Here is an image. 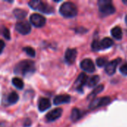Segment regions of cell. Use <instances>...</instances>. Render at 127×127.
Listing matches in <instances>:
<instances>
[{"label":"cell","mask_w":127,"mask_h":127,"mask_svg":"<svg viewBox=\"0 0 127 127\" xmlns=\"http://www.w3.org/2000/svg\"><path fill=\"white\" fill-rule=\"evenodd\" d=\"M80 68L86 72H94L95 71V66L94 63L90 59H85L80 63Z\"/></svg>","instance_id":"7c38bea8"},{"label":"cell","mask_w":127,"mask_h":127,"mask_svg":"<svg viewBox=\"0 0 127 127\" xmlns=\"http://www.w3.org/2000/svg\"><path fill=\"white\" fill-rule=\"evenodd\" d=\"M120 71L124 75H127V63L121 65V67L120 68Z\"/></svg>","instance_id":"4316f807"},{"label":"cell","mask_w":127,"mask_h":127,"mask_svg":"<svg viewBox=\"0 0 127 127\" xmlns=\"http://www.w3.org/2000/svg\"><path fill=\"white\" fill-rule=\"evenodd\" d=\"M62 114H63V109L61 108H57V109L49 112L46 115L45 118L48 122H53V121L57 120L58 118H60L61 117Z\"/></svg>","instance_id":"9c48e42d"},{"label":"cell","mask_w":127,"mask_h":127,"mask_svg":"<svg viewBox=\"0 0 127 127\" xmlns=\"http://www.w3.org/2000/svg\"><path fill=\"white\" fill-rule=\"evenodd\" d=\"M110 102H111V99L109 97L96 98V99H94L92 100V102L89 105V109H95L99 108L100 106H106L109 103H110Z\"/></svg>","instance_id":"52a82bcc"},{"label":"cell","mask_w":127,"mask_h":127,"mask_svg":"<svg viewBox=\"0 0 127 127\" xmlns=\"http://www.w3.org/2000/svg\"><path fill=\"white\" fill-rule=\"evenodd\" d=\"M92 48L94 51H99L100 49V41L98 40H95L92 44Z\"/></svg>","instance_id":"d4e9b609"},{"label":"cell","mask_w":127,"mask_h":127,"mask_svg":"<svg viewBox=\"0 0 127 127\" xmlns=\"http://www.w3.org/2000/svg\"><path fill=\"white\" fill-rule=\"evenodd\" d=\"M31 125V121L29 118H27L24 122V127H29Z\"/></svg>","instance_id":"83f0119b"},{"label":"cell","mask_w":127,"mask_h":127,"mask_svg":"<svg viewBox=\"0 0 127 127\" xmlns=\"http://www.w3.org/2000/svg\"><path fill=\"white\" fill-rule=\"evenodd\" d=\"M36 71L35 63L32 60H26L19 62L14 68V73L22 76L32 74Z\"/></svg>","instance_id":"6da1fadb"},{"label":"cell","mask_w":127,"mask_h":127,"mask_svg":"<svg viewBox=\"0 0 127 127\" xmlns=\"http://www.w3.org/2000/svg\"><path fill=\"white\" fill-rule=\"evenodd\" d=\"M77 55V50L74 48H68L65 53V62L71 65L75 62L76 57Z\"/></svg>","instance_id":"30bf717a"},{"label":"cell","mask_w":127,"mask_h":127,"mask_svg":"<svg viewBox=\"0 0 127 127\" xmlns=\"http://www.w3.org/2000/svg\"><path fill=\"white\" fill-rule=\"evenodd\" d=\"M97 65L99 66V67H103V66H106L107 65V60L106 58H103V57H100L97 60Z\"/></svg>","instance_id":"cb8c5ba5"},{"label":"cell","mask_w":127,"mask_h":127,"mask_svg":"<svg viewBox=\"0 0 127 127\" xmlns=\"http://www.w3.org/2000/svg\"><path fill=\"white\" fill-rule=\"evenodd\" d=\"M7 102L9 104H15L18 100H19V95L16 92H12L11 93H10L7 97Z\"/></svg>","instance_id":"e0dca14e"},{"label":"cell","mask_w":127,"mask_h":127,"mask_svg":"<svg viewBox=\"0 0 127 127\" xmlns=\"http://www.w3.org/2000/svg\"><path fill=\"white\" fill-rule=\"evenodd\" d=\"M23 51L31 57H34L36 56V52L34 49L31 47H25L23 48Z\"/></svg>","instance_id":"603a6c76"},{"label":"cell","mask_w":127,"mask_h":127,"mask_svg":"<svg viewBox=\"0 0 127 127\" xmlns=\"http://www.w3.org/2000/svg\"><path fill=\"white\" fill-rule=\"evenodd\" d=\"M28 5L29 7L34 10H37L46 14H51L52 13H54V9L49 4L39 1V0H32L31 1L28 2Z\"/></svg>","instance_id":"7a4b0ae2"},{"label":"cell","mask_w":127,"mask_h":127,"mask_svg":"<svg viewBox=\"0 0 127 127\" xmlns=\"http://www.w3.org/2000/svg\"><path fill=\"white\" fill-rule=\"evenodd\" d=\"M12 83L13 85L18 89L21 90L24 88V83L23 81L19 78V77H14L13 80H12Z\"/></svg>","instance_id":"ffe728a7"},{"label":"cell","mask_w":127,"mask_h":127,"mask_svg":"<svg viewBox=\"0 0 127 127\" xmlns=\"http://www.w3.org/2000/svg\"><path fill=\"white\" fill-rule=\"evenodd\" d=\"M88 77L86 76V74L84 73H81L79 77H77V79L76 80L74 84V87L76 90L77 91H81L83 89V87L87 83L88 81Z\"/></svg>","instance_id":"ba28073f"},{"label":"cell","mask_w":127,"mask_h":127,"mask_svg":"<svg viewBox=\"0 0 127 127\" xmlns=\"http://www.w3.org/2000/svg\"><path fill=\"white\" fill-rule=\"evenodd\" d=\"M111 33L112 36L116 39H121L123 37V32L120 27H115L114 28H112L111 31Z\"/></svg>","instance_id":"2e32d148"},{"label":"cell","mask_w":127,"mask_h":127,"mask_svg":"<svg viewBox=\"0 0 127 127\" xmlns=\"http://www.w3.org/2000/svg\"><path fill=\"white\" fill-rule=\"evenodd\" d=\"M15 29L17 32L22 35H27L30 33L31 31V25L30 22L27 21H20L18 22L15 25Z\"/></svg>","instance_id":"5b68a950"},{"label":"cell","mask_w":127,"mask_h":127,"mask_svg":"<svg viewBox=\"0 0 127 127\" xmlns=\"http://www.w3.org/2000/svg\"><path fill=\"white\" fill-rule=\"evenodd\" d=\"M60 13L65 18L74 17L77 14V6L70 1L65 2L60 7Z\"/></svg>","instance_id":"3957f363"},{"label":"cell","mask_w":127,"mask_h":127,"mask_svg":"<svg viewBox=\"0 0 127 127\" xmlns=\"http://www.w3.org/2000/svg\"><path fill=\"white\" fill-rule=\"evenodd\" d=\"M4 46H5V43L3 40L0 39V54L3 51L4 48Z\"/></svg>","instance_id":"f1b7e54d"},{"label":"cell","mask_w":127,"mask_h":127,"mask_svg":"<svg viewBox=\"0 0 127 127\" xmlns=\"http://www.w3.org/2000/svg\"><path fill=\"white\" fill-rule=\"evenodd\" d=\"M13 14L17 19H24L27 16V12L22 9H15L13 10Z\"/></svg>","instance_id":"ac0fdd59"},{"label":"cell","mask_w":127,"mask_h":127,"mask_svg":"<svg viewBox=\"0 0 127 127\" xmlns=\"http://www.w3.org/2000/svg\"><path fill=\"white\" fill-rule=\"evenodd\" d=\"M124 3H125V4H127V1H125V0H124Z\"/></svg>","instance_id":"4dcf8cb0"},{"label":"cell","mask_w":127,"mask_h":127,"mask_svg":"<svg viewBox=\"0 0 127 127\" xmlns=\"http://www.w3.org/2000/svg\"><path fill=\"white\" fill-rule=\"evenodd\" d=\"M121 60L120 58H118V59L114 60L112 62L107 63V65H106V68H105V71H106V74L109 75L114 74L118 65L121 63Z\"/></svg>","instance_id":"8fae6325"},{"label":"cell","mask_w":127,"mask_h":127,"mask_svg":"<svg viewBox=\"0 0 127 127\" xmlns=\"http://www.w3.org/2000/svg\"><path fill=\"white\" fill-rule=\"evenodd\" d=\"M98 5H99L100 12L104 16L111 15L115 12V8L110 1H106V0L99 1Z\"/></svg>","instance_id":"277c9868"},{"label":"cell","mask_w":127,"mask_h":127,"mask_svg":"<svg viewBox=\"0 0 127 127\" xmlns=\"http://www.w3.org/2000/svg\"><path fill=\"white\" fill-rule=\"evenodd\" d=\"M103 85H100V86H98L97 87H96L94 90H93V92L89 95V96L88 97V99L89 100H92V99L96 96V95H97L99 93H100L103 90Z\"/></svg>","instance_id":"44dd1931"},{"label":"cell","mask_w":127,"mask_h":127,"mask_svg":"<svg viewBox=\"0 0 127 127\" xmlns=\"http://www.w3.org/2000/svg\"><path fill=\"white\" fill-rule=\"evenodd\" d=\"M100 81V77L99 76L97 75H95V76H93L90 79L88 80L87 81V85L89 87H94L95 86H96Z\"/></svg>","instance_id":"7402d4cb"},{"label":"cell","mask_w":127,"mask_h":127,"mask_svg":"<svg viewBox=\"0 0 127 127\" xmlns=\"http://www.w3.org/2000/svg\"><path fill=\"white\" fill-rule=\"evenodd\" d=\"M71 100V97L68 95H57L54 99V105H60L63 103H68Z\"/></svg>","instance_id":"5bb4252c"},{"label":"cell","mask_w":127,"mask_h":127,"mask_svg":"<svg viewBox=\"0 0 127 127\" xmlns=\"http://www.w3.org/2000/svg\"><path fill=\"white\" fill-rule=\"evenodd\" d=\"M30 22L36 28H42L45 25L46 19L43 16L39 13H33L30 16Z\"/></svg>","instance_id":"8992f818"},{"label":"cell","mask_w":127,"mask_h":127,"mask_svg":"<svg viewBox=\"0 0 127 127\" xmlns=\"http://www.w3.org/2000/svg\"><path fill=\"white\" fill-rule=\"evenodd\" d=\"M2 34H3L4 37L6 39H10V31L8 30V28H4L3 31H2Z\"/></svg>","instance_id":"484cf974"},{"label":"cell","mask_w":127,"mask_h":127,"mask_svg":"<svg viewBox=\"0 0 127 127\" xmlns=\"http://www.w3.org/2000/svg\"><path fill=\"white\" fill-rule=\"evenodd\" d=\"M80 118H81L80 111L77 108L73 109V110L71 112V119L72 120V121H74V122L77 121L78 120H80Z\"/></svg>","instance_id":"d6986e66"},{"label":"cell","mask_w":127,"mask_h":127,"mask_svg":"<svg viewBox=\"0 0 127 127\" xmlns=\"http://www.w3.org/2000/svg\"><path fill=\"white\" fill-rule=\"evenodd\" d=\"M114 44V42L112 39L109 38V37H106L104 39H103L100 42V49H106L110 48L111 46H112Z\"/></svg>","instance_id":"9a60e30c"},{"label":"cell","mask_w":127,"mask_h":127,"mask_svg":"<svg viewBox=\"0 0 127 127\" xmlns=\"http://www.w3.org/2000/svg\"><path fill=\"white\" fill-rule=\"evenodd\" d=\"M125 21H126V23H127V16H126V19H125Z\"/></svg>","instance_id":"f546056e"},{"label":"cell","mask_w":127,"mask_h":127,"mask_svg":"<svg viewBox=\"0 0 127 127\" xmlns=\"http://www.w3.org/2000/svg\"><path fill=\"white\" fill-rule=\"evenodd\" d=\"M51 102L48 98L42 97L38 102V109L40 112H45L51 107Z\"/></svg>","instance_id":"4fadbf2b"}]
</instances>
